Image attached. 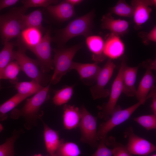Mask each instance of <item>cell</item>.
<instances>
[{
	"label": "cell",
	"mask_w": 156,
	"mask_h": 156,
	"mask_svg": "<svg viewBox=\"0 0 156 156\" xmlns=\"http://www.w3.org/2000/svg\"><path fill=\"white\" fill-rule=\"evenodd\" d=\"M50 85L44 87L41 90L28 99L21 108H15L11 111L10 117L16 120L22 117L24 120V127L27 130L31 129L37 125V120L42 118V111L40 107L49 98Z\"/></svg>",
	"instance_id": "6da1fadb"
},
{
	"label": "cell",
	"mask_w": 156,
	"mask_h": 156,
	"mask_svg": "<svg viewBox=\"0 0 156 156\" xmlns=\"http://www.w3.org/2000/svg\"><path fill=\"white\" fill-rule=\"evenodd\" d=\"M94 16V10L78 17L70 21L63 29L57 31L53 40L62 47L68 41L75 37L90 36Z\"/></svg>",
	"instance_id": "7a4b0ae2"
},
{
	"label": "cell",
	"mask_w": 156,
	"mask_h": 156,
	"mask_svg": "<svg viewBox=\"0 0 156 156\" xmlns=\"http://www.w3.org/2000/svg\"><path fill=\"white\" fill-rule=\"evenodd\" d=\"M27 10L23 6L14 8L8 13L0 15V33L3 44L20 36L24 29L23 18Z\"/></svg>",
	"instance_id": "3957f363"
},
{
	"label": "cell",
	"mask_w": 156,
	"mask_h": 156,
	"mask_svg": "<svg viewBox=\"0 0 156 156\" xmlns=\"http://www.w3.org/2000/svg\"><path fill=\"white\" fill-rule=\"evenodd\" d=\"M82 46V44L80 43L68 48L53 49L54 55L53 62L54 70L50 83L53 85L57 83L63 76L71 70L73 59Z\"/></svg>",
	"instance_id": "277c9868"
},
{
	"label": "cell",
	"mask_w": 156,
	"mask_h": 156,
	"mask_svg": "<svg viewBox=\"0 0 156 156\" xmlns=\"http://www.w3.org/2000/svg\"><path fill=\"white\" fill-rule=\"evenodd\" d=\"M26 49L23 46L19 45L16 51H14L13 57L19 65L21 70L32 80L38 82L41 86H45L51 80V78L40 69L37 60L28 57L25 53Z\"/></svg>",
	"instance_id": "5b68a950"
},
{
	"label": "cell",
	"mask_w": 156,
	"mask_h": 156,
	"mask_svg": "<svg viewBox=\"0 0 156 156\" xmlns=\"http://www.w3.org/2000/svg\"><path fill=\"white\" fill-rule=\"evenodd\" d=\"M144 103L143 101H139L125 109H122L120 105H116L111 114L109 118L100 125L97 131L98 140L103 137L107 136L108 133L114 127L127 120L133 113Z\"/></svg>",
	"instance_id": "8992f818"
},
{
	"label": "cell",
	"mask_w": 156,
	"mask_h": 156,
	"mask_svg": "<svg viewBox=\"0 0 156 156\" xmlns=\"http://www.w3.org/2000/svg\"><path fill=\"white\" fill-rule=\"evenodd\" d=\"M127 65L126 60L125 57L122 60L118 72L112 83L108 102L98 106L100 111L98 114V116L105 121L109 118L122 92L123 72L124 68Z\"/></svg>",
	"instance_id": "52a82bcc"
},
{
	"label": "cell",
	"mask_w": 156,
	"mask_h": 156,
	"mask_svg": "<svg viewBox=\"0 0 156 156\" xmlns=\"http://www.w3.org/2000/svg\"><path fill=\"white\" fill-rule=\"evenodd\" d=\"M81 118L79 124L81 133L80 141L88 144L92 148H97V118L92 115L83 105L80 109Z\"/></svg>",
	"instance_id": "ba28073f"
},
{
	"label": "cell",
	"mask_w": 156,
	"mask_h": 156,
	"mask_svg": "<svg viewBox=\"0 0 156 156\" xmlns=\"http://www.w3.org/2000/svg\"><path fill=\"white\" fill-rule=\"evenodd\" d=\"M51 40L50 31L49 29L38 44L28 49L36 56L40 69L44 73L49 72L54 68L51 53Z\"/></svg>",
	"instance_id": "9c48e42d"
},
{
	"label": "cell",
	"mask_w": 156,
	"mask_h": 156,
	"mask_svg": "<svg viewBox=\"0 0 156 156\" xmlns=\"http://www.w3.org/2000/svg\"><path fill=\"white\" fill-rule=\"evenodd\" d=\"M116 65L112 59H109L98 76L95 85L90 88L94 99L105 98L109 96L110 92L105 87L113 75Z\"/></svg>",
	"instance_id": "30bf717a"
},
{
	"label": "cell",
	"mask_w": 156,
	"mask_h": 156,
	"mask_svg": "<svg viewBox=\"0 0 156 156\" xmlns=\"http://www.w3.org/2000/svg\"><path fill=\"white\" fill-rule=\"evenodd\" d=\"M124 134L128 137V143L126 145L131 155L145 156L156 151L155 146L135 134L132 127H127Z\"/></svg>",
	"instance_id": "8fae6325"
},
{
	"label": "cell",
	"mask_w": 156,
	"mask_h": 156,
	"mask_svg": "<svg viewBox=\"0 0 156 156\" xmlns=\"http://www.w3.org/2000/svg\"><path fill=\"white\" fill-rule=\"evenodd\" d=\"M101 68L95 62L92 63H81L73 62L71 70H76L82 81L87 85H93L96 82Z\"/></svg>",
	"instance_id": "7c38bea8"
},
{
	"label": "cell",
	"mask_w": 156,
	"mask_h": 156,
	"mask_svg": "<svg viewBox=\"0 0 156 156\" xmlns=\"http://www.w3.org/2000/svg\"><path fill=\"white\" fill-rule=\"evenodd\" d=\"M131 5L134 9L133 16L136 25L139 26L145 23L149 19L152 9L151 6H155V0H133Z\"/></svg>",
	"instance_id": "4fadbf2b"
},
{
	"label": "cell",
	"mask_w": 156,
	"mask_h": 156,
	"mask_svg": "<svg viewBox=\"0 0 156 156\" xmlns=\"http://www.w3.org/2000/svg\"><path fill=\"white\" fill-rule=\"evenodd\" d=\"M129 24L124 20L115 19L109 13L104 15L101 20V27L109 30L111 33L119 36L123 35L128 31Z\"/></svg>",
	"instance_id": "5bb4252c"
},
{
	"label": "cell",
	"mask_w": 156,
	"mask_h": 156,
	"mask_svg": "<svg viewBox=\"0 0 156 156\" xmlns=\"http://www.w3.org/2000/svg\"><path fill=\"white\" fill-rule=\"evenodd\" d=\"M125 46L119 36L112 34L104 42L103 53L111 59H116L123 55Z\"/></svg>",
	"instance_id": "9a60e30c"
},
{
	"label": "cell",
	"mask_w": 156,
	"mask_h": 156,
	"mask_svg": "<svg viewBox=\"0 0 156 156\" xmlns=\"http://www.w3.org/2000/svg\"><path fill=\"white\" fill-rule=\"evenodd\" d=\"M47 9L51 15L60 21H67L75 14L74 6L65 0L49 6Z\"/></svg>",
	"instance_id": "2e32d148"
},
{
	"label": "cell",
	"mask_w": 156,
	"mask_h": 156,
	"mask_svg": "<svg viewBox=\"0 0 156 156\" xmlns=\"http://www.w3.org/2000/svg\"><path fill=\"white\" fill-rule=\"evenodd\" d=\"M138 66L135 67L125 66L123 74L122 93L126 96H135L136 89L135 84L137 79Z\"/></svg>",
	"instance_id": "e0dca14e"
},
{
	"label": "cell",
	"mask_w": 156,
	"mask_h": 156,
	"mask_svg": "<svg viewBox=\"0 0 156 156\" xmlns=\"http://www.w3.org/2000/svg\"><path fill=\"white\" fill-rule=\"evenodd\" d=\"M155 77L152 70H146L135 93V96L138 101L145 102L148 94L155 86Z\"/></svg>",
	"instance_id": "ac0fdd59"
},
{
	"label": "cell",
	"mask_w": 156,
	"mask_h": 156,
	"mask_svg": "<svg viewBox=\"0 0 156 156\" xmlns=\"http://www.w3.org/2000/svg\"><path fill=\"white\" fill-rule=\"evenodd\" d=\"M86 43L92 54V59L95 62H102L106 58L103 53L104 41L101 37L89 36L86 38Z\"/></svg>",
	"instance_id": "d6986e66"
},
{
	"label": "cell",
	"mask_w": 156,
	"mask_h": 156,
	"mask_svg": "<svg viewBox=\"0 0 156 156\" xmlns=\"http://www.w3.org/2000/svg\"><path fill=\"white\" fill-rule=\"evenodd\" d=\"M40 120L43 125L44 139L47 151L51 156H54L62 140L59 139L57 131L49 127L42 118Z\"/></svg>",
	"instance_id": "ffe728a7"
},
{
	"label": "cell",
	"mask_w": 156,
	"mask_h": 156,
	"mask_svg": "<svg viewBox=\"0 0 156 156\" xmlns=\"http://www.w3.org/2000/svg\"><path fill=\"white\" fill-rule=\"evenodd\" d=\"M63 122L65 128L70 130L78 126L81 118L80 109L74 105L65 104L63 107Z\"/></svg>",
	"instance_id": "44dd1931"
},
{
	"label": "cell",
	"mask_w": 156,
	"mask_h": 156,
	"mask_svg": "<svg viewBox=\"0 0 156 156\" xmlns=\"http://www.w3.org/2000/svg\"><path fill=\"white\" fill-rule=\"evenodd\" d=\"M23 47L26 49L33 47L41 41L42 37L41 31L37 28L28 27L23 29L20 36Z\"/></svg>",
	"instance_id": "7402d4cb"
},
{
	"label": "cell",
	"mask_w": 156,
	"mask_h": 156,
	"mask_svg": "<svg viewBox=\"0 0 156 156\" xmlns=\"http://www.w3.org/2000/svg\"><path fill=\"white\" fill-rule=\"evenodd\" d=\"M28 97L27 96L17 93L3 103H0V121L6 120L8 116L7 113Z\"/></svg>",
	"instance_id": "603a6c76"
},
{
	"label": "cell",
	"mask_w": 156,
	"mask_h": 156,
	"mask_svg": "<svg viewBox=\"0 0 156 156\" xmlns=\"http://www.w3.org/2000/svg\"><path fill=\"white\" fill-rule=\"evenodd\" d=\"M14 85L17 93L29 97L36 93L44 87L34 80L30 81L18 82Z\"/></svg>",
	"instance_id": "cb8c5ba5"
},
{
	"label": "cell",
	"mask_w": 156,
	"mask_h": 156,
	"mask_svg": "<svg viewBox=\"0 0 156 156\" xmlns=\"http://www.w3.org/2000/svg\"><path fill=\"white\" fill-rule=\"evenodd\" d=\"M42 21V13L40 9L36 10L28 14H25L23 18L24 29L28 27H34L42 31L43 30Z\"/></svg>",
	"instance_id": "d4e9b609"
},
{
	"label": "cell",
	"mask_w": 156,
	"mask_h": 156,
	"mask_svg": "<svg viewBox=\"0 0 156 156\" xmlns=\"http://www.w3.org/2000/svg\"><path fill=\"white\" fill-rule=\"evenodd\" d=\"M23 131L22 129L14 130L12 136L0 145V156H14V144Z\"/></svg>",
	"instance_id": "484cf974"
},
{
	"label": "cell",
	"mask_w": 156,
	"mask_h": 156,
	"mask_svg": "<svg viewBox=\"0 0 156 156\" xmlns=\"http://www.w3.org/2000/svg\"><path fill=\"white\" fill-rule=\"evenodd\" d=\"M0 52V91L2 87L1 84V75L2 71L7 65L14 60L13 45L10 42L5 43Z\"/></svg>",
	"instance_id": "4316f807"
},
{
	"label": "cell",
	"mask_w": 156,
	"mask_h": 156,
	"mask_svg": "<svg viewBox=\"0 0 156 156\" xmlns=\"http://www.w3.org/2000/svg\"><path fill=\"white\" fill-rule=\"evenodd\" d=\"M81 152L77 144L62 140L54 156H79Z\"/></svg>",
	"instance_id": "83f0119b"
},
{
	"label": "cell",
	"mask_w": 156,
	"mask_h": 156,
	"mask_svg": "<svg viewBox=\"0 0 156 156\" xmlns=\"http://www.w3.org/2000/svg\"><path fill=\"white\" fill-rule=\"evenodd\" d=\"M105 144L112 149L113 156H131L127 148L126 145L117 142L115 138L110 136L106 138Z\"/></svg>",
	"instance_id": "f1b7e54d"
},
{
	"label": "cell",
	"mask_w": 156,
	"mask_h": 156,
	"mask_svg": "<svg viewBox=\"0 0 156 156\" xmlns=\"http://www.w3.org/2000/svg\"><path fill=\"white\" fill-rule=\"evenodd\" d=\"M21 70L20 67L16 61L11 62L4 69L2 73L1 79H8L14 85L18 82L17 76Z\"/></svg>",
	"instance_id": "f546056e"
},
{
	"label": "cell",
	"mask_w": 156,
	"mask_h": 156,
	"mask_svg": "<svg viewBox=\"0 0 156 156\" xmlns=\"http://www.w3.org/2000/svg\"><path fill=\"white\" fill-rule=\"evenodd\" d=\"M73 91V86H69L56 90L53 99V103L56 106L65 104L71 98Z\"/></svg>",
	"instance_id": "4dcf8cb0"
},
{
	"label": "cell",
	"mask_w": 156,
	"mask_h": 156,
	"mask_svg": "<svg viewBox=\"0 0 156 156\" xmlns=\"http://www.w3.org/2000/svg\"><path fill=\"white\" fill-rule=\"evenodd\" d=\"M111 13L124 17L133 16L134 9L133 7L127 3L125 1L119 0L115 5L111 8Z\"/></svg>",
	"instance_id": "1f68e13d"
},
{
	"label": "cell",
	"mask_w": 156,
	"mask_h": 156,
	"mask_svg": "<svg viewBox=\"0 0 156 156\" xmlns=\"http://www.w3.org/2000/svg\"><path fill=\"white\" fill-rule=\"evenodd\" d=\"M133 120L147 130L156 128V115L154 114L139 116L134 118Z\"/></svg>",
	"instance_id": "d6a6232c"
},
{
	"label": "cell",
	"mask_w": 156,
	"mask_h": 156,
	"mask_svg": "<svg viewBox=\"0 0 156 156\" xmlns=\"http://www.w3.org/2000/svg\"><path fill=\"white\" fill-rule=\"evenodd\" d=\"M21 2L25 8L31 7H43L47 8L49 6L56 4L58 1L55 0H23Z\"/></svg>",
	"instance_id": "836d02e7"
},
{
	"label": "cell",
	"mask_w": 156,
	"mask_h": 156,
	"mask_svg": "<svg viewBox=\"0 0 156 156\" xmlns=\"http://www.w3.org/2000/svg\"><path fill=\"white\" fill-rule=\"evenodd\" d=\"M107 136H104L101 138L99 141L96 151L92 156H112V150L109 148L105 144V140Z\"/></svg>",
	"instance_id": "e575fe53"
},
{
	"label": "cell",
	"mask_w": 156,
	"mask_h": 156,
	"mask_svg": "<svg viewBox=\"0 0 156 156\" xmlns=\"http://www.w3.org/2000/svg\"><path fill=\"white\" fill-rule=\"evenodd\" d=\"M150 98H152V102L151 105L152 111L154 114L156 115V89L155 86L148 94L146 98V100Z\"/></svg>",
	"instance_id": "d590c367"
},
{
	"label": "cell",
	"mask_w": 156,
	"mask_h": 156,
	"mask_svg": "<svg viewBox=\"0 0 156 156\" xmlns=\"http://www.w3.org/2000/svg\"><path fill=\"white\" fill-rule=\"evenodd\" d=\"M156 59L152 60L151 59H148L143 62L140 64L139 66H141L142 68L146 69V70H156Z\"/></svg>",
	"instance_id": "8d00e7d4"
},
{
	"label": "cell",
	"mask_w": 156,
	"mask_h": 156,
	"mask_svg": "<svg viewBox=\"0 0 156 156\" xmlns=\"http://www.w3.org/2000/svg\"><path fill=\"white\" fill-rule=\"evenodd\" d=\"M18 0H0V11L3 9L14 5Z\"/></svg>",
	"instance_id": "74e56055"
},
{
	"label": "cell",
	"mask_w": 156,
	"mask_h": 156,
	"mask_svg": "<svg viewBox=\"0 0 156 156\" xmlns=\"http://www.w3.org/2000/svg\"><path fill=\"white\" fill-rule=\"evenodd\" d=\"M146 38L151 41L156 42V27L154 26L151 31L148 33H146Z\"/></svg>",
	"instance_id": "f35d334b"
},
{
	"label": "cell",
	"mask_w": 156,
	"mask_h": 156,
	"mask_svg": "<svg viewBox=\"0 0 156 156\" xmlns=\"http://www.w3.org/2000/svg\"><path fill=\"white\" fill-rule=\"evenodd\" d=\"M65 1L74 6L81 3L83 1L82 0H66Z\"/></svg>",
	"instance_id": "ab89813d"
},
{
	"label": "cell",
	"mask_w": 156,
	"mask_h": 156,
	"mask_svg": "<svg viewBox=\"0 0 156 156\" xmlns=\"http://www.w3.org/2000/svg\"><path fill=\"white\" fill-rule=\"evenodd\" d=\"M3 129V128L2 125L0 123V133Z\"/></svg>",
	"instance_id": "60d3db41"
},
{
	"label": "cell",
	"mask_w": 156,
	"mask_h": 156,
	"mask_svg": "<svg viewBox=\"0 0 156 156\" xmlns=\"http://www.w3.org/2000/svg\"><path fill=\"white\" fill-rule=\"evenodd\" d=\"M33 156H43L42 155L40 154H36Z\"/></svg>",
	"instance_id": "b9f144b4"
},
{
	"label": "cell",
	"mask_w": 156,
	"mask_h": 156,
	"mask_svg": "<svg viewBox=\"0 0 156 156\" xmlns=\"http://www.w3.org/2000/svg\"><path fill=\"white\" fill-rule=\"evenodd\" d=\"M151 156H156V154H154Z\"/></svg>",
	"instance_id": "7bdbcfd3"
}]
</instances>
